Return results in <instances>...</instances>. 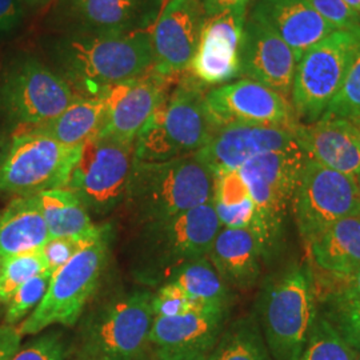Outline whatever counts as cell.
<instances>
[{
	"mask_svg": "<svg viewBox=\"0 0 360 360\" xmlns=\"http://www.w3.org/2000/svg\"><path fill=\"white\" fill-rule=\"evenodd\" d=\"M143 360H158L155 356H147V358H144Z\"/></svg>",
	"mask_w": 360,
	"mask_h": 360,
	"instance_id": "cell-49",
	"label": "cell"
},
{
	"mask_svg": "<svg viewBox=\"0 0 360 360\" xmlns=\"http://www.w3.org/2000/svg\"><path fill=\"white\" fill-rule=\"evenodd\" d=\"M22 343V335L19 334L16 326L1 324L0 326V360H13Z\"/></svg>",
	"mask_w": 360,
	"mask_h": 360,
	"instance_id": "cell-42",
	"label": "cell"
},
{
	"mask_svg": "<svg viewBox=\"0 0 360 360\" xmlns=\"http://www.w3.org/2000/svg\"><path fill=\"white\" fill-rule=\"evenodd\" d=\"M3 260H4V259L0 255V271H1V267H3Z\"/></svg>",
	"mask_w": 360,
	"mask_h": 360,
	"instance_id": "cell-50",
	"label": "cell"
},
{
	"mask_svg": "<svg viewBox=\"0 0 360 360\" xmlns=\"http://www.w3.org/2000/svg\"><path fill=\"white\" fill-rule=\"evenodd\" d=\"M50 238H68L82 245L96 240L105 227L94 224L90 211L68 188H52L38 193Z\"/></svg>",
	"mask_w": 360,
	"mask_h": 360,
	"instance_id": "cell-27",
	"label": "cell"
},
{
	"mask_svg": "<svg viewBox=\"0 0 360 360\" xmlns=\"http://www.w3.org/2000/svg\"><path fill=\"white\" fill-rule=\"evenodd\" d=\"M314 274L292 262L263 279L255 302L262 334L274 360H299L319 314Z\"/></svg>",
	"mask_w": 360,
	"mask_h": 360,
	"instance_id": "cell-2",
	"label": "cell"
},
{
	"mask_svg": "<svg viewBox=\"0 0 360 360\" xmlns=\"http://www.w3.org/2000/svg\"><path fill=\"white\" fill-rule=\"evenodd\" d=\"M247 15L248 8H236L205 19L188 72L207 89L240 77V49Z\"/></svg>",
	"mask_w": 360,
	"mask_h": 360,
	"instance_id": "cell-19",
	"label": "cell"
},
{
	"mask_svg": "<svg viewBox=\"0 0 360 360\" xmlns=\"http://www.w3.org/2000/svg\"><path fill=\"white\" fill-rule=\"evenodd\" d=\"M359 52L360 26H356L335 31L300 58L290 96L300 123L322 119Z\"/></svg>",
	"mask_w": 360,
	"mask_h": 360,
	"instance_id": "cell-10",
	"label": "cell"
},
{
	"mask_svg": "<svg viewBox=\"0 0 360 360\" xmlns=\"http://www.w3.org/2000/svg\"><path fill=\"white\" fill-rule=\"evenodd\" d=\"M299 59L269 27L247 15L240 49V75L290 99Z\"/></svg>",
	"mask_w": 360,
	"mask_h": 360,
	"instance_id": "cell-20",
	"label": "cell"
},
{
	"mask_svg": "<svg viewBox=\"0 0 360 360\" xmlns=\"http://www.w3.org/2000/svg\"><path fill=\"white\" fill-rule=\"evenodd\" d=\"M51 278V272L44 271L43 274L30 279L13 294L6 306V324L18 326L38 307L39 303L41 302V299L49 290Z\"/></svg>",
	"mask_w": 360,
	"mask_h": 360,
	"instance_id": "cell-35",
	"label": "cell"
},
{
	"mask_svg": "<svg viewBox=\"0 0 360 360\" xmlns=\"http://www.w3.org/2000/svg\"><path fill=\"white\" fill-rule=\"evenodd\" d=\"M104 116V96H77L59 115L43 124L26 129L49 136L65 146H80L99 134L103 126Z\"/></svg>",
	"mask_w": 360,
	"mask_h": 360,
	"instance_id": "cell-28",
	"label": "cell"
},
{
	"mask_svg": "<svg viewBox=\"0 0 360 360\" xmlns=\"http://www.w3.org/2000/svg\"><path fill=\"white\" fill-rule=\"evenodd\" d=\"M324 299L340 302H360V267L346 278L334 282L333 290Z\"/></svg>",
	"mask_w": 360,
	"mask_h": 360,
	"instance_id": "cell-41",
	"label": "cell"
},
{
	"mask_svg": "<svg viewBox=\"0 0 360 360\" xmlns=\"http://www.w3.org/2000/svg\"><path fill=\"white\" fill-rule=\"evenodd\" d=\"M292 129L255 124H230L217 129L196 156L214 172L239 169L251 159L296 146Z\"/></svg>",
	"mask_w": 360,
	"mask_h": 360,
	"instance_id": "cell-21",
	"label": "cell"
},
{
	"mask_svg": "<svg viewBox=\"0 0 360 360\" xmlns=\"http://www.w3.org/2000/svg\"><path fill=\"white\" fill-rule=\"evenodd\" d=\"M135 163V143L95 135L82 144L65 188L77 195L91 215L105 217L124 203Z\"/></svg>",
	"mask_w": 360,
	"mask_h": 360,
	"instance_id": "cell-11",
	"label": "cell"
},
{
	"mask_svg": "<svg viewBox=\"0 0 360 360\" xmlns=\"http://www.w3.org/2000/svg\"><path fill=\"white\" fill-rule=\"evenodd\" d=\"M208 360H274L254 314L227 323Z\"/></svg>",
	"mask_w": 360,
	"mask_h": 360,
	"instance_id": "cell-31",
	"label": "cell"
},
{
	"mask_svg": "<svg viewBox=\"0 0 360 360\" xmlns=\"http://www.w3.org/2000/svg\"><path fill=\"white\" fill-rule=\"evenodd\" d=\"M111 231L80 248L62 269L52 274L51 282L38 307L19 323L22 335H38L49 327L60 324L72 327L95 295L110 257Z\"/></svg>",
	"mask_w": 360,
	"mask_h": 360,
	"instance_id": "cell-9",
	"label": "cell"
},
{
	"mask_svg": "<svg viewBox=\"0 0 360 360\" xmlns=\"http://www.w3.org/2000/svg\"><path fill=\"white\" fill-rule=\"evenodd\" d=\"M248 13L282 39L299 60L339 30L312 10L306 0H255Z\"/></svg>",
	"mask_w": 360,
	"mask_h": 360,
	"instance_id": "cell-22",
	"label": "cell"
},
{
	"mask_svg": "<svg viewBox=\"0 0 360 360\" xmlns=\"http://www.w3.org/2000/svg\"><path fill=\"white\" fill-rule=\"evenodd\" d=\"M214 180L212 205L221 227L250 230L255 220V206L238 169L218 171Z\"/></svg>",
	"mask_w": 360,
	"mask_h": 360,
	"instance_id": "cell-30",
	"label": "cell"
},
{
	"mask_svg": "<svg viewBox=\"0 0 360 360\" xmlns=\"http://www.w3.org/2000/svg\"><path fill=\"white\" fill-rule=\"evenodd\" d=\"M348 122H349L351 127L354 129V132H355V135H356V139H358V142H359L360 144V117L349 119Z\"/></svg>",
	"mask_w": 360,
	"mask_h": 360,
	"instance_id": "cell-46",
	"label": "cell"
},
{
	"mask_svg": "<svg viewBox=\"0 0 360 360\" xmlns=\"http://www.w3.org/2000/svg\"><path fill=\"white\" fill-rule=\"evenodd\" d=\"M255 0H200L206 18L227 13L236 8H248Z\"/></svg>",
	"mask_w": 360,
	"mask_h": 360,
	"instance_id": "cell-43",
	"label": "cell"
},
{
	"mask_svg": "<svg viewBox=\"0 0 360 360\" xmlns=\"http://www.w3.org/2000/svg\"><path fill=\"white\" fill-rule=\"evenodd\" d=\"M296 142L307 158L351 178L360 174V144L346 119L327 117L311 124L299 123Z\"/></svg>",
	"mask_w": 360,
	"mask_h": 360,
	"instance_id": "cell-23",
	"label": "cell"
},
{
	"mask_svg": "<svg viewBox=\"0 0 360 360\" xmlns=\"http://www.w3.org/2000/svg\"><path fill=\"white\" fill-rule=\"evenodd\" d=\"M351 10H354L355 13L360 16V0H343Z\"/></svg>",
	"mask_w": 360,
	"mask_h": 360,
	"instance_id": "cell-47",
	"label": "cell"
},
{
	"mask_svg": "<svg viewBox=\"0 0 360 360\" xmlns=\"http://www.w3.org/2000/svg\"><path fill=\"white\" fill-rule=\"evenodd\" d=\"M77 98L65 79L32 52L15 53L0 74V116L11 134L51 120Z\"/></svg>",
	"mask_w": 360,
	"mask_h": 360,
	"instance_id": "cell-8",
	"label": "cell"
},
{
	"mask_svg": "<svg viewBox=\"0 0 360 360\" xmlns=\"http://www.w3.org/2000/svg\"><path fill=\"white\" fill-rule=\"evenodd\" d=\"M206 107L217 129L255 124L294 129L300 123L290 99L245 77L207 91Z\"/></svg>",
	"mask_w": 360,
	"mask_h": 360,
	"instance_id": "cell-15",
	"label": "cell"
},
{
	"mask_svg": "<svg viewBox=\"0 0 360 360\" xmlns=\"http://www.w3.org/2000/svg\"><path fill=\"white\" fill-rule=\"evenodd\" d=\"M299 360H358V352L348 346L319 312Z\"/></svg>",
	"mask_w": 360,
	"mask_h": 360,
	"instance_id": "cell-32",
	"label": "cell"
},
{
	"mask_svg": "<svg viewBox=\"0 0 360 360\" xmlns=\"http://www.w3.org/2000/svg\"><path fill=\"white\" fill-rule=\"evenodd\" d=\"M13 142V134L10 131H0V167L4 163Z\"/></svg>",
	"mask_w": 360,
	"mask_h": 360,
	"instance_id": "cell-44",
	"label": "cell"
},
{
	"mask_svg": "<svg viewBox=\"0 0 360 360\" xmlns=\"http://www.w3.org/2000/svg\"><path fill=\"white\" fill-rule=\"evenodd\" d=\"M312 10L336 28L360 26V16L343 0H306Z\"/></svg>",
	"mask_w": 360,
	"mask_h": 360,
	"instance_id": "cell-38",
	"label": "cell"
},
{
	"mask_svg": "<svg viewBox=\"0 0 360 360\" xmlns=\"http://www.w3.org/2000/svg\"><path fill=\"white\" fill-rule=\"evenodd\" d=\"M84 245H82L77 240L68 238H50L49 242L41 248V255L46 263V269L51 274L62 269Z\"/></svg>",
	"mask_w": 360,
	"mask_h": 360,
	"instance_id": "cell-39",
	"label": "cell"
},
{
	"mask_svg": "<svg viewBox=\"0 0 360 360\" xmlns=\"http://www.w3.org/2000/svg\"><path fill=\"white\" fill-rule=\"evenodd\" d=\"M229 309L205 307L176 316H154L150 349L158 360H208L227 326Z\"/></svg>",
	"mask_w": 360,
	"mask_h": 360,
	"instance_id": "cell-16",
	"label": "cell"
},
{
	"mask_svg": "<svg viewBox=\"0 0 360 360\" xmlns=\"http://www.w3.org/2000/svg\"><path fill=\"white\" fill-rule=\"evenodd\" d=\"M356 119L360 117V52L349 67L345 82L322 119Z\"/></svg>",
	"mask_w": 360,
	"mask_h": 360,
	"instance_id": "cell-36",
	"label": "cell"
},
{
	"mask_svg": "<svg viewBox=\"0 0 360 360\" xmlns=\"http://www.w3.org/2000/svg\"><path fill=\"white\" fill-rule=\"evenodd\" d=\"M307 155L294 147L260 155L239 168L255 206L251 232L259 242L263 262L276 257L284 242L285 223L292 214L296 187Z\"/></svg>",
	"mask_w": 360,
	"mask_h": 360,
	"instance_id": "cell-7",
	"label": "cell"
},
{
	"mask_svg": "<svg viewBox=\"0 0 360 360\" xmlns=\"http://www.w3.org/2000/svg\"><path fill=\"white\" fill-rule=\"evenodd\" d=\"M70 340L63 331L52 330L38 334L26 346H20L13 360H65L70 352Z\"/></svg>",
	"mask_w": 360,
	"mask_h": 360,
	"instance_id": "cell-37",
	"label": "cell"
},
{
	"mask_svg": "<svg viewBox=\"0 0 360 360\" xmlns=\"http://www.w3.org/2000/svg\"><path fill=\"white\" fill-rule=\"evenodd\" d=\"M206 86L187 71L178 79L135 141L139 162H165L199 153L217 127L208 115Z\"/></svg>",
	"mask_w": 360,
	"mask_h": 360,
	"instance_id": "cell-5",
	"label": "cell"
},
{
	"mask_svg": "<svg viewBox=\"0 0 360 360\" xmlns=\"http://www.w3.org/2000/svg\"><path fill=\"white\" fill-rule=\"evenodd\" d=\"M358 360H360V354H358Z\"/></svg>",
	"mask_w": 360,
	"mask_h": 360,
	"instance_id": "cell-51",
	"label": "cell"
},
{
	"mask_svg": "<svg viewBox=\"0 0 360 360\" xmlns=\"http://www.w3.org/2000/svg\"><path fill=\"white\" fill-rule=\"evenodd\" d=\"M22 3L25 4L27 11L37 13L40 10H44L46 7H50L53 0H22Z\"/></svg>",
	"mask_w": 360,
	"mask_h": 360,
	"instance_id": "cell-45",
	"label": "cell"
},
{
	"mask_svg": "<svg viewBox=\"0 0 360 360\" xmlns=\"http://www.w3.org/2000/svg\"><path fill=\"white\" fill-rule=\"evenodd\" d=\"M26 13L22 0H0V39L18 32L25 23Z\"/></svg>",
	"mask_w": 360,
	"mask_h": 360,
	"instance_id": "cell-40",
	"label": "cell"
},
{
	"mask_svg": "<svg viewBox=\"0 0 360 360\" xmlns=\"http://www.w3.org/2000/svg\"><path fill=\"white\" fill-rule=\"evenodd\" d=\"M50 239L38 195L16 196L0 211V255L3 259L41 250Z\"/></svg>",
	"mask_w": 360,
	"mask_h": 360,
	"instance_id": "cell-26",
	"label": "cell"
},
{
	"mask_svg": "<svg viewBox=\"0 0 360 360\" xmlns=\"http://www.w3.org/2000/svg\"><path fill=\"white\" fill-rule=\"evenodd\" d=\"M167 0H53L52 34H132L154 27Z\"/></svg>",
	"mask_w": 360,
	"mask_h": 360,
	"instance_id": "cell-14",
	"label": "cell"
},
{
	"mask_svg": "<svg viewBox=\"0 0 360 360\" xmlns=\"http://www.w3.org/2000/svg\"><path fill=\"white\" fill-rule=\"evenodd\" d=\"M207 257L231 290H250L260 278L263 255L250 230L221 227Z\"/></svg>",
	"mask_w": 360,
	"mask_h": 360,
	"instance_id": "cell-24",
	"label": "cell"
},
{
	"mask_svg": "<svg viewBox=\"0 0 360 360\" xmlns=\"http://www.w3.org/2000/svg\"><path fill=\"white\" fill-rule=\"evenodd\" d=\"M323 316L354 351L360 354V302L324 299Z\"/></svg>",
	"mask_w": 360,
	"mask_h": 360,
	"instance_id": "cell-34",
	"label": "cell"
},
{
	"mask_svg": "<svg viewBox=\"0 0 360 360\" xmlns=\"http://www.w3.org/2000/svg\"><path fill=\"white\" fill-rule=\"evenodd\" d=\"M154 292H117L91 309L79 330L77 360H143L148 356Z\"/></svg>",
	"mask_w": 360,
	"mask_h": 360,
	"instance_id": "cell-6",
	"label": "cell"
},
{
	"mask_svg": "<svg viewBox=\"0 0 360 360\" xmlns=\"http://www.w3.org/2000/svg\"><path fill=\"white\" fill-rule=\"evenodd\" d=\"M49 65L77 96L99 98L154 67L150 31L132 34H51L43 39Z\"/></svg>",
	"mask_w": 360,
	"mask_h": 360,
	"instance_id": "cell-1",
	"label": "cell"
},
{
	"mask_svg": "<svg viewBox=\"0 0 360 360\" xmlns=\"http://www.w3.org/2000/svg\"><path fill=\"white\" fill-rule=\"evenodd\" d=\"M356 212H360V196L355 178L307 158L292 202V215L303 243L309 245L334 223Z\"/></svg>",
	"mask_w": 360,
	"mask_h": 360,
	"instance_id": "cell-13",
	"label": "cell"
},
{
	"mask_svg": "<svg viewBox=\"0 0 360 360\" xmlns=\"http://www.w3.org/2000/svg\"><path fill=\"white\" fill-rule=\"evenodd\" d=\"M215 174L196 155L165 162H139L124 205L141 224L172 218L212 200Z\"/></svg>",
	"mask_w": 360,
	"mask_h": 360,
	"instance_id": "cell-4",
	"label": "cell"
},
{
	"mask_svg": "<svg viewBox=\"0 0 360 360\" xmlns=\"http://www.w3.org/2000/svg\"><path fill=\"white\" fill-rule=\"evenodd\" d=\"M220 230L212 200L142 224L134 243V276L146 285H162L184 263L208 257Z\"/></svg>",
	"mask_w": 360,
	"mask_h": 360,
	"instance_id": "cell-3",
	"label": "cell"
},
{
	"mask_svg": "<svg viewBox=\"0 0 360 360\" xmlns=\"http://www.w3.org/2000/svg\"><path fill=\"white\" fill-rule=\"evenodd\" d=\"M80 146H65L31 129L13 134L0 167V193L30 196L65 187L80 155Z\"/></svg>",
	"mask_w": 360,
	"mask_h": 360,
	"instance_id": "cell-12",
	"label": "cell"
},
{
	"mask_svg": "<svg viewBox=\"0 0 360 360\" xmlns=\"http://www.w3.org/2000/svg\"><path fill=\"white\" fill-rule=\"evenodd\" d=\"M176 82L178 79L163 77L153 67L142 77L114 86L104 95L105 116L102 129L96 135L135 143Z\"/></svg>",
	"mask_w": 360,
	"mask_h": 360,
	"instance_id": "cell-17",
	"label": "cell"
},
{
	"mask_svg": "<svg viewBox=\"0 0 360 360\" xmlns=\"http://www.w3.org/2000/svg\"><path fill=\"white\" fill-rule=\"evenodd\" d=\"M206 15L200 0H167L153 27L154 70L179 79L198 51Z\"/></svg>",
	"mask_w": 360,
	"mask_h": 360,
	"instance_id": "cell-18",
	"label": "cell"
},
{
	"mask_svg": "<svg viewBox=\"0 0 360 360\" xmlns=\"http://www.w3.org/2000/svg\"><path fill=\"white\" fill-rule=\"evenodd\" d=\"M165 283L174 284L196 303L231 309L232 290L208 257L195 259L174 271Z\"/></svg>",
	"mask_w": 360,
	"mask_h": 360,
	"instance_id": "cell-29",
	"label": "cell"
},
{
	"mask_svg": "<svg viewBox=\"0 0 360 360\" xmlns=\"http://www.w3.org/2000/svg\"><path fill=\"white\" fill-rule=\"evenodd\" d=\"M44 271L47 269L41 250L4 259L0 271V309L7 306L23 284Z\"/></svg>",
	"mask_w": 360,
	"mask_h": 360,
	"instance_id": "cell-33",
	"label": "cell"
},
{
	"mask_svg": "<svg viewBox=\"0 0 360 360\" xmlns=\"http://www.w3.org/2000/svg\"><path fill=\"white\" fill-rule=\"evenodd\" d=\"M355 181H356V187H358V193H359L360 196V174L355 178Z\"/></svg>",
	"mask_w": 360,
	"mask_h": 360,
	"instance_id": "cell-48",
	"label": "cell"
},
{
	"mask_svg": "<svg viewBox=\"0 0 360 360\" xmlns=\"http://www.w3.org/2000/svg\"><path fill=\"white\" fill-rule=\"evenodd\" d=\"M315 269L333 282L360 267V212L340 219L309 245Z\"/></svg>",
	"mask_w": 360,
	"mask_h": 360,
	"instance_id": "cell-25",
	"label": "cell"
}]
</instances>
